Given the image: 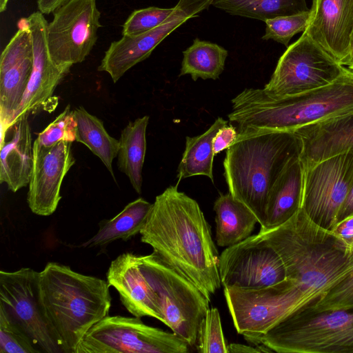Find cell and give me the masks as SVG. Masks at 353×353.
<instances>
[{
  "label": "cell",
  "mask_w": 353,
  "mask_h": 353,
  "mask_svg": "<svg viewBox=\"0 0 353 353\" xmlns=\"http://www.w3.org/2000/svg\"><path fill=\"white\" fill-rule=\"evenodd\" d=\"M189 347L174 332L148 325L140 317L108 315L86 333L75 353H186Z\"/></svg>",
  "instance_id": "cell-9"
},
{
  "label": "cell",
  "mask_w": 353,
  "mask_h": 353,
  "mask_svg": "<svg viewBox=\"0 0 353 353\" xmlns=\"http://www.w3.org/2000/svg\"><path fill=\"white\" fill-rule=\"evenodd\" d=\"M259 234L281 256L287 279L306 296L305 307L353 270L350 245L313 222L301 208L283 224Z\"/></svg>",
  "instance_id": "cell-2"
},
{
  "label": "cell",
  "mask_w": 353,
  "mask_h": 353,
  "mask_svg": "<svg viewBox=\"0 0 353 353\" xmlns=\"http://www.w3.org/2000/svg\"><path fill=\"white\" fill-rule=\"evenodd\" d=\"M227 124V121L219 117L203 134L186 137L185 150L177 168V183L183 179L197 175L208 176L214 183L213 139L219 129Z\"/></svg>",
  "instance_id": "cell-26"
},
{
  "label": "cell",
  "mask_w": 353,
  "mask_h": 353,
  "mask_svg": "<svg viewBox=\"0 0 353 353\" xmlns=\"http://www.w3.org/2000/svg\"><path fill=\"white\" fill-rule=\"evenodd\" d=\"M9 0H0V12H4L7 8Z\"/></svg>",
  "instance_id": "cell-42"
},
{
  "label": "cell",
  "mask_w": 353,
  "mask_h": 353,
  "mask_svg": "<svg viewBox=\"0 0 353 353\" xmlns=\"http://www.w3.org/2000/svg\"><path fill=\"white\" fill-rule=\"evenodd\" d=\"M347 69L303 32L279 58L263 89L274 97L296 95L332 83Z\"/></svg>",
  "instance_id": "cell-10"
},
{
  "label": "cell",
  "mask_w": 353,
  "mask_h": 353,
  "mask_svg": "<svg viewBox=\"0 0 353 353\" xmlns=\"http://www.w3.org/2000/svg\"><path fill=\"white\" fill-rule=\"evenodd\" d=\"M173 10L152 6L134 10L123 25V36L137 35L152 30L164 22Z\"/></svg>",
  "instance_id": "cell-33"
},
{
  "label": "cell",
  "mask_w": 353,
  "mask_h": 353,
  "mask_svg": "<svg viewBox=\"0 0 353 353\" xmlns=\"http://www.w3.org/2000/svg\"><path fill=\"white\" fill-rule=\"evenodd\" d=\"M228 114L237 139L258 133L293 130L353 111V70L332 83L301 94L274 97L261 88H246L232 99Z\"/></svg>",
  "instance_id": "cell-3"
},
{
  "label": "cell",
  "mask_w": 353,
  "mask_h": 353,
  "mask_svg": "<svg viewBox=\"0 0 353 353\" xmlns=\"http://www.w3.org/2000/svg\"><path fill=\"white\" fill-rule=\"evenodd\" d=\"M196 349L201 353H228L217 308H209L201 323Z\"/></svg>",
  "instance_id": "cell-31"
},
{
  "label": "cell",
  "mask_w": 353,
  "mask_h": 353,
  "mask_svg": "<svg viewBox=\"0 0 353 353\" xmlns=\"http://www.w3.org/2000/svg\"><path fill=\"white\" fill-rule=\"evenodd\" d=\"M219 272L224 288L260 289L287 279L281 256L259 233L227 247L219 255Z\"/></svg>",
  "instance_id": "cell-13"
},
{
  "label": "cell",
  "mask_w": 353,
  "mask_h": 353,
  "mask_svg": "<svg viewBox=\"0 0 353 353\" xmlns=\"http://www.w3.org/2000/svg\"><path fill=\"white\" fill-rule=\"evenodd\" d=\"M178 184L156 196L140 231L141 241L210 301L221 285L219 252L199 205L180 192Z\"/></svg>",
  "instance_id": "cell-1"
},
{
  "label": "cell",
  "mask_w": 353,
  "mask_h": 353,
  "mask_svg": "<svg viewBox=\"0 0 353 353\" xmlns=\"http://www.w3.org/2000/svg\"><path fill=\"white\" fill-rule=\"evenodd\" d=\"M332 232L350 245L353 241V216L338 222Z\"/></svg>",
  "instance_id": "cell-37"
},
{
  "label": "cell",
  "mask_w": 353,
  "mask_h": 353,
  "mask_svg": "<svg viewBox=\"0 0 353 353\" xmlns=\"http://www.w3.org/2000/svg\"><path fill=\"white\" fill-rule=\"evenodd\" d=\"M310 307L317 310L353 307V270L330 287Z\"/></svg>",
  "instance_id": "cell-34"
},
{
  "label": "cell",
  "mask_w": 353,
  "mask_h": 353,
  "mask_svg": "<svg viewBox=\"0 0 353 353\" xmlns=\"http://www.w3.org/2000/svg\"><path fill=\"white\" fill-rule=\"evenodd\" d=\"M11 137L1 144L0 182L13 192L29 184L33 165V144L28 114L8 130Z\"/></svg>",
  "instance_id": "cell-21"
},
{
  "label": "cell",
  "mask_w": 353,
  "mask_h": 353,
  "mask_svg": "<svg viewBox=\"0 0 353 353\" xmlns=\"http://www.w3.org/2000/svg\"><path fill=\"white\" fill-rule=\"evenodd\" d=\"M73 142L76 141V123L74 110L68 105L34 140L39 144L50 147L60 141Z\"/></svg>",
  "instance_id": "cell-32"
},
{
  "label": "cell",
  "mask_w": 353,
  "mask_h": 353,
  "mask_svg": "<svg viewBox=\"0 0 353 353\" xmlns=\"http://www.w3.org/2000/svg\"><path fill=\"white\" fill-rule=\"evenodd\" d=\"M72 143L62 141L46 147L34 141L33 165L27 199L34 214L49 216L57 210L61 199L63 180L75 163Z\"/></svg>",
  "instance_id": "cell-16"
},
{
  "label": "cell",
  "mask_w": 353,
  "mask_h": 353,
  "mask_svg": "<svg viewBox=\"0 0 353 353\" xmlns=\"http://www.w3.org/2000/svg\"><path fill=\"white\" fill-rule=\"evenodd\" d=\"M262 352L353 353V307H301L268 331L243 336Z\"/></svg>",
  "instance_id": "cell-6"
},
{
  "label": "cell",
  "mask_w": 353,
  "mask_h": 353,
  "mask_svg": "<svg viewBox=\"0 0 353 353\" xmlns=\"http://www.w3.org/2000/svg\"><path fill=\"white\" fill-rule=\"evenodd\" d=\"M100 17L96 0H70L54 11L46 36L56 65L70 68L85 59L97 41Z\"/></svg>",
  "instance_id": "cell-12"
},
{
  "label": "cell",
  "mask_w": 353,
  "mask_h": 353,
  "mask_svg": "<svg viewBox=\"0 0 353 353\" xmlns=\"http://www.w3.org/2000/svg\"><path fill=\"white\" fill-rule=\"evenodd\" d=\"M76 123V141L84 144L98 157L114 179L113 159L117 157L119 141L111 137L102 121L89 113L83 107L74 110Z\"/></svg>",
  "instance_id": "cell-27"
},
{
  "label": "cell",
  "mask_w": 353,
  "mask_h": 353,
  "mask_svg": "<svg viewBox=\"0 0 353 353\" xmlns=\"http://www.w3.org/2000/svg\"><path fill=\"white\" fill-rule=\"evenodd\" d=\"M352 39H353V37H352Z\"/></svg>",
  "instance_id": "cell-43"
},
{
  "label": "cell",
  "mask_w": 353,
  "mask_h": 353,
  "mask_svg": "<svg viewBox=\"0 0 353 353\" xmlns=\"http://www.w3.org/2000/svg\"><path fill=\"white\" fill-rule=\"evenodd\" d=\"M310 10L290 15L267 19L263 40L272 39L288 47L290 39L296 34L304 32L310 18Z\"/></svg>",
  "instance_id": "cell-30"
},
{
  "label": "cell",
  "mask_w": 353,
  "mask_h": 353,
  "mask_svg": "<svg viewBox=\"0 0 353 353\" xmlns=\"http://www.w3.org/2000/svg\"><path fill=\"white\" fill-rule=\"evenodd\" d=\"M17 26L0 58L1 141L14 121L32 69L33 46L26 18Z\"/></svg>",
  "instance_id": "cell-15"
},
{
  "label": "cell",
  "mask_w": 353,
  "mask_h": 353,
  "mask_svg": "<svg viewBox=\"0 0 353 353\" xmlns=\"http://www.w3.org/2000/svg\"><path fill=\"white\" fill-rule=\"evenodd\" d=\"M343 65L348 68L349 69L353 70V39H352L349 55H348L346 61L343 63Z\"/></svg>",
  "instance_id": "cell-41"
},
{
  "label": "cell",
  "mask_w": 353,
  "mask_h": 353,
  "mask_svg": "<svg viewBox=\"0 0 353 353\" xmlns=\"http://www.w3.org/2000/svg\"><path fill=\"white\" fill-rule=\"evenodd\" d=\"M228 353L236 352H262L257 347L248 346L240 343H230L228 345Z\"/></svg>",
  "instance_id": "cell-40"
},
{
  "label": "cell",
  "mask_w": 353,
  "mask_h": 353,
  "mask_svg": "<svg viewBox=\"0 0 353 353\" xmlns=\"http://www.w3.org/2000/svg\"><path fill=\"white\" fill-rule=\"evenodd\" d=\"M106 278L130 314L162 321L157 296L144 274L140 255L131 252L119 255L111 261Z\"/></svg>",
  "instance_id": "cell-19"
},
{
  "label": "cell",
  "mask_w": 353,
  "mask_h": 353,
  "mask_svg": "<svg viewBox=\"0 0 353 353\" xmlns=\"http://www.w3.org/2000/svg\"><path fill=\"white\" fill-rule=\"evenodd\" d=\"M212 5L230 14L263 21L308 11L305 0H213Z\"/></svg>",
  "instance_id": "cell-29"
},
{
  "label": "cell",
  "mask_w": 353,
  "mask_h": 353,
  "mask_svg": "<svg viewBox=\"0 0 353 353\" xmlns=\"http://www.w3.org/2000/svg\"><path fill=\"white\" fill-rule=\"evenodd\" d=\"M228 54L227 50L218 44L196 38L183 52L179 77L190 74L193 81L199 78L217 79L224 70Z\"/></svg>",
  "instance_id": "cell-28"
},
{
  "label": "cell",
  "mask_w": 353,
  "mask_h": 353,
  "mask_svg": "<svg viewBox=\"0 0 353 353\" xmlns=\"http://www.w3.org/2000/svg\"><path fill=\"white\" fill-rule=\"evenodd\" d=\"M152 206V203L143 198L129 203L112 219L101 221L97 232L81 246L90 248L104 246L116 240H129L140 233Z\"/></svg>",
  "instance_id": "cell-24"
},
{
  "label": "cell",
  "mask_w": 353,
  "mask_h": 353,
  "mask_svg": "<svg viewBox=\"0 0 353 353\" xmlns=\"http://www.w3.org/2000/svg\"><path fill=\"white\" fill-rule=\"evenodd\" d=\"M140 260L144 274L157 296L161 322L185 340L190 347L196 345L210 301L194 283L154 252L140 255Z\"/></svg>",
  "instance_id": "cell-7"
},
{
  "label": "cell",
  "mask_w": 353,
  "mask_h": 353,
  "mask_svg": "<svg viewBox=\"0 0 353 353\" xmlns=\"http://www.w3.org/2000/svg\"><path fill=\"white\" fill-rule=\"evenodd\" d=\"M70 0H37V8L40 12L45 14L53 13L59 7Z\"/></svg>",
  "instance_id": "cell-38"
},
{
  "label": "cell",
  "mask_w": 353,
  "mask_h": 353,
  "mask_svg": "<svg viewBox=\"0 0 353 353\" xmlns=\"http://www.w3.org/2000/svg\"><path fill=\"white\" fill-rule=\"evenodd\" d=\"M352 186L353 151L328 158L304 170L301 208L313 222L332 231Z\"/></svg>",
  "instance_id": "cell-11"
},
{
  "label": "cell",
  "mask_w": 353,
  "mask_h": 353,
  "mask_svg": "<svg viewBox=\"0 0 353 353\" xmlns=\"http://www.w3.org/2000/svg\"><path fill=\"white\" fill-rule=\"evenodd\" d=\"M302 142L304 170L328 158L353 151V111L305 125L292 131Z\"/></svg>",
  "instance_id": "cell-20"
},
{
  "label": "cell",
  "mask_w": 353,
  "mask_h": 353,
  "mask_svg": "<svg viewBox=\"0 0 353 353\" xmlns=\"http://www.w3.org/2000/svg\"><path fill=\"white\" fill-rule=\"evenodd\" d=\"M26 21L32 37L33 64L27 88L16 111L13 123L21 116L29 114L44 105L70 69L58 66L50 57L46 36L48 22L43 14L39 11L35 12L26 17Z\"/></svg>",
  "instance_id": "cell-17"
},
{
  "label": "cell",
  "mask_w": 353,
  "mask_h": 353,
  "mask_svg": "<svg viewBox=\"0 0 353 353\" xmlns=\"http://www.w3.org/2000/svg\"><path fill=\"white\" fill-rule=\"evenodd\" d=\"M39 285L41 305L64 353H75L90 328L108 315L110 285L56 262L39 272Z\"/></svg>",
  "instance_id": "cell-4"
},
{
  "label": "cell",
  "mask_w": 353,
  "mask_h": 353,
  "mask_svg": "<svg viewBox=\"0 0 353 353\" xmlns=\"http://www.w3.org/2000/svg\"><path fill=\"white\" fill-rule=\"evenodd\" d=\"M0 353H40L28 337L0 313Z\"/></svg>",
  "instance_id": "cell-35"
},
{
  "label": "cell",
  "mask_w": 353,
  "mask_h": 353,
  "mask_svg": "<svg viewBox=\"0 0 353 353\" xmlns=\"http://www.w3.org/2000/svg\"><path fill=\"white\" fill-rule=\"evenodd\" d=\"M301 150V138L290 131L246 136L227 149L223 175L229 192L251 210L261 227L272 188Z\"/></svg>",
  "instance_id": "cell-5"
},
{
  "label": "cell",
  "mask_w": 353,
  "mask_h": 353,
  "mask_svg": "<svg viewBox=\"0 0 353 353\" xmlns=\"http://www.w3.org/2000/svg\"><path fill=\"white\" fill-rule=\"evenodd\" d=\"M303 178L304 170L299 157L286 167L272 188L266 205L265 224L260 232L280 226L301 208Z\"/></svg>",
  "instance_id": "cell-22"
},
{
  "label": "cell",
  "mask_w": 353,
  "mask_h": 353,
  "mask_svg": "<svg viewBox=\"0 0 353 353\" xmlns=\"http://www.w3.org/2000/svg\"><path fill=\"white\" fill-rule=\"evenodd\" d=\"M216 241L220 247H230L251 236L258 219L251 210L230 192L214 201Z\"/></svg>",
  "instance_id": "cell-23"
},
{
  "label": "cell",
  "mask_w": 353,
  "mask_h": 353,
  "mask_svg": "<svg viewBox=\"0 0 353 353\" xmlns=\"http://www.w3.org/2000/svg\"><path fill=\"white\" fill-rule=\"evenodd\" d=\"M39 272L0 271V313L23 332L40 353H64L40 301Z\"/></svg>",
  "instance_id": "cell-8"
},
{
  "label": "cell",
  "mask_w": 353,
  "mask_h": 353,
  "mask_svg": "<svg viewBox=\"0 0 353 353\" xmlns=\"http://www.w3.org/2000/svg\"><path fill=\"white\" fill-rule=\"evenodd\" d=\"M352 216H353V186L340 210L338 222Z\"/></svg>",
  "instance_id": "cell-39"
},
{
  "label": "cell",
  "mask_w": 353,
  "mask_h": 353,
  "mask_svg": "<svg viewBox=\"0 0 353 353\" xmlns=\"http://www.w3.org/2000/svg\"><path fill=\"white\" fill-rule=\"evenodd\" d=\"M238 131L236 126L227 124L216 132L213 139V151L214 155L230 148L236 140Z\"/></svg>",
  "instance_id": "cell-36"
},
{
  "label": "cell",
  "mask_w": 353,
  "mask_h": 353,
  "mask_svg": "<svg viewBox=\"0 0 353 353\" xmlns=\"http://www.w3.org/2000/svg\"><path fill=\"white\" fill-rule=\"evenodd\" d=\"M213 0H179L172 14L159 26L144 33L123 36L110 43L98 67L114 83L131 68L147 59L154 48L172 32L188 19L208 9Z\"/></svg>",
  "instance_id": "cell-14"
},
{
  "label": "cell",
  "mask_w": 353,
  "mask_h": 353,
  "mask_svg": "<svg viewBox=\"0 0 353 353\" xmlns=\"http://www.w3.org/2000/svg\"><path fill=\"white\" fill-rule=\"evenodd\" d=\"M304 31L341 65L353 37V0H313Z\"/></svg>",
  "instance_id": "cell-18"
},
{
  "label": "cell",
  "mask_w": 353,
  "mask_h": 353,
  "mask_svg": "<svg viewBox=\"0 0 353 353\" xmlns=\"http://www.w3.org/2000/svg\"><path fill=\"white\" fill-rule=\"evenodd\" d=\"M148 121V116L130 121L122 130L119 140V170L128 177L138 194L141 193L142 169L146 151V128Z\"/></svg>",
  "instance_id": "cell-25"
}]
</instances>
